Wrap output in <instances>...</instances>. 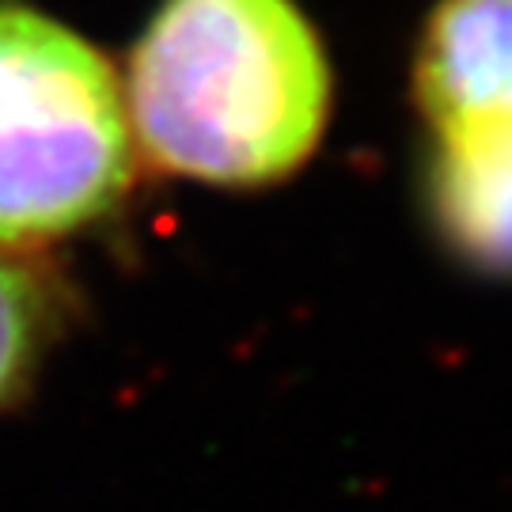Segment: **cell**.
Segmentation results:
<instances>
[{"label": "cell", "mask_w": 512, "mask_h": 512, "mask_svg": "<svg viewBox=\"0 0 512 512\" xmlns=\"http://www.w3.org/2000/svg\"><path fill=\"white\" fill-rule=\"evenodd\" d=\"M129 175L126 99L107 61L57 19L0 4V243L92 224Z\"/></svg>", "instance_id": "cell-2"}, {"label": "cell", "mask_w": 512, "mask_h": 512, "mask_svg": "<svg viewBox=\"0 0 512 512\" xmlns=\"http://www.w3.org/2000/svg\"><path fill=\"white\" fill-rule=\"evenodd\" d=\"M46 330V300L31 274L0 258V406L35 368Z\"/></svg>", "instance_id": "cell-5"}, {"label": "cell", "mask_w": 512, "mask_h": 512, "mask_svg": "<svg viewBox=\"0 0 512 512\" xmlns=\"http://www.w3.org/2000/svg\"><path fill=\"white\" fill-rule=\"evenodd\" d=\"M327 54L293 0H164L133 50L129 114L175 175L258 186L319 145Z\"/></svg>", "instance_id": "cell-1"}, {"label": "cell", "mask_w": 512, "mask_h": 512, "mask_svg": "<svg viewBox=\"0 0 512 512\" xmlns=\"http://www.w3.org/2000/svg\"><path fill=\"white\" fill-rule=\"evenodd\" d=\"M414 80L437 156L512 160V0H440Z\"/></svg>", "instance_id": "cell-3"}, {"label": "cell", "mask_w": 512, "mask_h": 512, "mask_svg": "<svg viewBox=\"0 0 512 512\" xmlns=\"http://www.w3.org/2000/svg\"><path fill=\"white\" fill-rule=\"evenodd\" d=\"M433 205L444 236L471 266L512 277V160L437 156Z\"/></svg>", "instance_id": "cell-4"}]
</instances>
